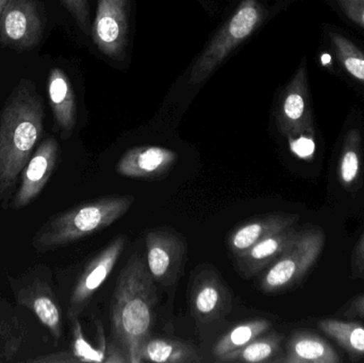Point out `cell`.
Listing matches in <instances>:
<instances>
[{
	"label": "cell",
	"instance_id": "obj_13",
	"mask_svg": "<svg viewBox=\"0 0 364 363\" xmlns=\"http://www.w3.org/2000/svg\"><path fill=\"white\" fill-rule=\"evenodd\" d=\"M129 31V0H98L91 34L104 55L119 59Z\"/></svg>",
	"mask_w": 364,
	"mask_h": 363
},
{
	"label": "cell",
	"instance_id": "obj_23",
	"mask_svg": "<svg viewBox=\"0 0 364 363\" xmlns=\"http://www.w3.org/2000/svg\"><path fill=\"white\" fill-rule=\"evenodd\" d=\"M284 336L277 332H267L261 335L245 347L231 352L220 358V362H276L278 356L282 355V345Z\"/></svg>",
	"mask_w": 364,
	"mask_h": 363
},
{
	"label": "cell",
	"instance_id": "obj_26",
	"mask_svg": "<svg viewBox=\"0 0 364 363\" xmlns=\"http://www.w3.org/2000/svg\"><path fill=\"white\" fill-rule=\"evenodd\" d=\"M72 324L73 343L72 351L78 362H105L106 353L102 350L94 349L83 336L82 328L78 319L70 321Z\"/></svg>",
	"mask_w": 364,
	"mask_h": 363
},
{
	"label": "cell",
	"instance_id": "obj_29",
	"mask_svg": "<svg viewBox=\"0 0 364 363\" xmlns=\"http://www.w3.org/2000/svg\"><path fill=\"white\" fill-rule=\"evenodd\" d=\"M350 270H352L353 278H364V234L353 251Z\"/></svg>",
	"mask_w": 364,
	"mask_h": 363
},
{
	"label": "cell",
	"instance_id": "obj_12",
	"mask_svg": "<svg viewBox=\"0 0 364 363\" xmlns=\"http://www.w3.org/2000/svg\"><path fill=\"white\" fill-rule=\"evenodd\" d=\"M191 315L200 323L218 321L232 308V296L218 271L203 269L193 279L188 296Z\"/></svg>",
	"mask_w": 364,
	"mask_h": 363
},
{
	"label": "cell",
	"instance_id": "obj_7",
	"mask_svg": "<svg viewBox=\"0 0 364 363\" xmlns=\"http://www.w3.org/2000/svg\"><path fill=\"white\" fill-rule=\"evenodd\" d=\"M276 121L282 136L290 141L301 136H314V109L306 58L280 95Z\"/></svg>",
	"mask_w": 364,
	"mask_h": 363
},
{
	"label": "cell",
	"instance_id": "obj_30",
	"mask_svg": "<svg viewBox=\"0 0 364 363\" xmlns=\"http://www.w3.org/2000/svg\"><path fill=\"white\" fill-rule=\"evenodd\" d=\"M339 313L348 319H364V293L346 303Z\"/></svg>",
	"mask_w": 364,
	"mask_h": 363
},
{
	"label": "cell",
	"instance_id": "obj_24",
	"mask_svg": "<svg viewBox=\"0 0 364 363\" xmlns=\"http://www.w3.org/2000/svg\"><path fill=\"white\" fill-rule=\"evenodd\" d=\"M271 327L272 323L267 319L250 320L235 326L214 345L212 350L213 357L218 362L220 358L228 355L231 352L245 347L261 335L269 332Z\"/></svg>",
	"mask_w": 364,
	"mask_h": 363
},
{
	"label": "cell",
	"instance_id": "obj_18",
	"mask_svg": "<svg viewBox=\"0 0 364 363\" xmlns=\"http://www.w3.org/2000/svg\"><path fill=\"white\" fill-rule=\"evenodd\" d=\"M47 92L55 128L62 139L68 140L76 126L77 104L70 79L61 68H53L49 72Z\"/></svg>",
	"mask_w": 364,
	"mask_h": 363
},
{
	"label": "cell",
	"instance_id": "obj_16",
	"mask_svg": "<svg viewBox=\"0 0 364 363\" xmlns=\"http://www.w3.org/2000/svg\"><path fill=\"white\" fill-rule=\"evenodd\" d=\"M295 226L271 234L260 242L252 245L247 251L237 256V271L244 278H252L271 266L299 237Z\"/></svg>",
	"mask_w": 364,
	"mask_h": 363
},
{
	"label": "cell",
	"instance_id": "obj_28",
	"mask_svg": "<svg viewBox=\"0 0 364 363\" xmlns=\"http://www.w3.org/2000/svg\"><path fill=\"white\" fill-rule=\"evenodd\" d=\"M68 12L74 17L81 31L89 36L91 34L92 25L90 17V6L87 0H62Z\"/></svg>",
	"mask_w": 364,
	"mask_h": 363
},
{
	"label": "cell",
	"instance_id": "obj_27",
	"mask_svg": "<svg viewBox=\"0 0 364 363\" xmlns=\"http://www.w3.org/2000/svg\"><path fill=\"white\" fill-rule=\"evenodd\" d=\"M328 2L344 19L364 32V0H328Z\"/></svg>",
	"mask_w": 364,
	"mask_h": 363
},
{
	"label": "cell",
	"instance_id": "obj_3",
	"mask_svg": "<svg viewBox=\"0 0 364 363\" xmlns=\"http://www.w3.org/2000/svg\"><path fill=\"white\" fill-rule=\"evenodd\" d=\"M134 202L132 195L104 196L55 213L36 230L32 247L45 254L93 236L119 221Z\"/></svg>",
	"mask_w": 364,
	"mask_h": 363
},
{
	"label": "cell",
	"instance_id": "obj_2",
	"mask_svg": "<svg viewBox=\"0 0 364 363\" xmlns=\"http://www.w3.org/2000/svg\"><path fill=\"white\" fill-rule=\"evenodd\" d=\"M156 304L155 281L142 256L134 253L117 277L111 300L113 340L128 363H142L141 349L151 334Z\"/></svg>",
	"mask_w": 364,
	"mask_h": 363
},
{
	"label": "cell",
	"instance_id": "obj_11",
	"mask_svg": "<svg viewBox=\"0 0 364 363\" xmlns=\"http://www.w3.org/2000/svg\"><path fill=\"white\" fill-rule=\"evenodd\" d=\"M59 142L53 136L43 140L32 153L19 177L9 208L21 210L34 202L50 180L60 160Z\"/></svg>",
	"mask_w": 364,
	"mask_h": 363
},
{
	"label": "cell",
	"instance_id": "obj_31",
	"mask_svg": "<svg viewBox=\"0 0 364 363\" xmlns=\"http://www.w3.org/2000/svg\"><path fill=\"white\" fill-rule=\"evenodd\" d=\"M28 362H45V363H74L77 362L76 358L73 356L70 351H62L59 353L49 354V355L40 356L33 359L27 360Z\"/></svg>",
	"mask_w": 364,
	"mask_h": 363
},
{
	"label": "cell",
	"instance_id": "obj_19",
	"mask_svg": "<svg viewBox=\"0 0 364 363\" xmlns=\"http://www.w3.org/2000/svg\"><path fill=\"white\" fill-rule=\"evenodd\" d=\"M276 362L339 363L342 357L323 337L307 330H296L287 342L284 356Z\"/></svg>",
	"mask_w": 364,
	"mask_h": 363
},
{
	"label": "cell",
	"instance_id": "obj_1",
	"mask_svg": "<svg viewBox=\"0 0 364 363\" xmlns=\"http://www.w3.org/2000/svg\"><path fill=\"white\" fill-rule=\"evenodd\" d=\"M44 102L34 83L21 79L0 111V206L6 208L21 170L44 131Z\"/></svg>",
	"mask_w": 364,
	"mask_h": 363
},
{
	"label": "cell",
	"instance_id": "obj_8",
	"mask_svg": "<svg viewBox=\"0 0 364 363\" xmlns=\"http://www.w3.org/2000/svg\"><path fill=\"white\" fill-rule=\"evenodd\" d=\"M45 19L38 0H9L0 17V45L23 53L40 44Z\"/></svg>",
	"mask_w": 364,
	"mask_h": 363
},
{
	"label": "cell",
	"instance_id": "obj_32",
	"mask_svg": "<svg viewBox=\"0 0 364 363\" xmlns=\"http://www.w3.org/2000/svg\"><path fill=\"white\" fill-rule=\"evenodd\" d=\"M8 2L9 0H0V17H1L2 11H4V6Z\"/></svg>",
	"mask_w": 364,
	"mask_h": 363
},
{
	"label": "cell",
	"instance_id": "obj_10",
	"mask_svg": "<svg viewBox=\"0 0 364 363\" xmlns=\"http://www.w3.org/2000/svg\"><path fill=\"white\" fill-rule=\"evenodd\" d=\"M147 268L155 283L170 287L178 281L186 259V243L168 229H151L145 236Z\"/></svg>",
	"mask_w": 364,
	"mask_h": 363
},
{
	"label": "cell",
	"instance_id": "obj_25",
	"mask_svg": "<svg viewBox=\"0 0 364 363\" xmlns=\"http://www.w3.org/2000/svg\"><path fill=\"white\" fill-rule=\"evenodd\" d=\"M23 340V330L16 315L0 313V363L12 360Z\"/></svg>",
	"mask_w": 364,
	"mask_h": 363
},
{
	"label": "cell",
	"instance_id": "obj_20",
	"mask_svg": "<svg viewBox=\"0 0 364 363\" xmlns=\"http://www.w3.org/2000/svg\"><path fill=\"white\" fill-rule=\"evenodd\" d=\"M354 121L346 130L339 157V179L346 189L356 187L363 170V132L359 112H353Z\"/></svg>",
	"mask_w": 364,
	"mask_h": 363
},
{
	"label": "cell",
	"instance_id": "obj_14",
	"mask_svg": "<svg viewBox=\"0 0 364 363\" xmlns=\"http://www.w3.org/2000/svg\"><path fill=\"white\" fill-rule=\"evenodd\" d=\"M177 159V153L166 147H134L117 162V172L128 178L155 180L168 175Z\"/></svg>",
	"mask_w": 364,
	"mask_h": 363
},
{
	"label": "cell",
	"instance_id": "obj_9",
	"mask_svg": "<svg viewBox=\"0 0 364 363\" xmlns=\"http://www.w3.org/2000/svg\"><path fill=\"white\" fill-rule=\"evenodd\" d=\"M125 245L126 237L121 234L111 241L109 245L85 266L70 293L68 307V318L70 321L78 319L89 306L97 290L110 276L115 264L123 254Z\"/></svg>",
	"mask_w": 364,
	"mask_h": 363
},
{
	"label": "cell",
	"instance_id": "obj_22",
	"mask_svg": "<svg viewBox=\"0 0 364 363\" xmlns=\"http://www.w3.org/2000/svg\"><path fill=\"white\" fill-rule=\"evenodd\" d=\"M318 327L343 349L350 360L359 362L364 359L363 324L339 319H322L318 322Z\"/></svg>",
	"mask_w": 364,
	"mask_h": 363
},
{
	"label": "cell",
	"instance_id": "obj_21",
	"mask_svg": "<svg viewBox=\"0 0 364 363\" xmlns=\"http://www.w3.org/2000/svg\"><path fill=\"white\" fill-rule=\"evenodd\" d=\"M142 362L198 363L201 362L193 345L168 338H149L141 349Z\"/></svg>",
	"mask_w": 364,
	"mask_h": 363
},
{
	"label": "cell",
	"instance_id": "obj_6",
	"mask_svg": "<svg viewBox=\"0 0 364 363\" xmlns=\"http://www.w3.org/2000/svg\"><path fill=\"white\" fill-rule=\"evenodd\" d=\"M324 246L325 234L321 228L301 230L294 243L263 273L262 291L275 293L296 285L316 264Z\"/></svg>",
	"mask_w": 364,
	"mask_h": 363
},
{
	"label": "cell",
	"instance_id": "obj_5",
	"mask_svg": "<svg viewBox=\"0 0 364 363\" xmlns=\"http://www.w3.org/2000/svg\"><path fill=\"white\" fill-rule=\"evenodd\" d=\"M262 19L263 9L258 0H243L195 62L188 83L199 85L205 80L228 53L256 30Z\"/></svg>",
	"mask_w": 364,
	"mask_h": 363
},
{
	"label": "cell",
	"instance_id": "obj_17",
	"mask_svg": "<svg viewBox=\"0 0 364 363\" xmlns=\"http://www.w3.org/2000/svg\"><path fill=\"white\" fill-rule=\"evenodd\" d=\"M299 220V215L284 212L269 213L250 220L229 234V251L235 258L271 234L295 226Z\"/></svg>",
	"mask_w": 364,
	"mask_h": 363
},
{
	"label": "cell",
	"instance_id": "obj_4",
	"mask_svg": "<svg viewBox=\"0 0 364 363\" xmlns=\"http://www.w3.org/2000/svg\"><path fill=\"white\" fill-rule=\"evenodd\" d=\"M6 281L17 304L31 311L58 345L63 335V318L50 270L38 264L16 276L6 274Z\"/></svg>",
	"mask_w": 364,
	"mask_h": 363
},
{
	"label": "cell",
	"instance_id": "obj_15",
	"mask_svg": "<svg viewBox=\"0 0 364 363\" xmlns=\"http://www.w3.org/2000/svg\"><path fill=\"white\" fill-rule=\"evenodd\" d=\"M323 38L327 53L339 70L355 87L364 92V46L336 26H325Z\"/></svg>",
	"mask_w": 364,
	"mask_h": 363
}]
</instances>
